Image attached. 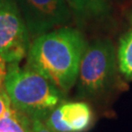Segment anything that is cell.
<instances>
[{"instance_id": "6", "label": "cell", "mask_w": 132, "mask_h": 132, "mask_svg": "<svg viewBox=\"0 0 132 132\" xmlns=\"http://www.w3.org/2000/svg\"><path fill=\"white\" fill-rule=\"evenodd\" d=\"M92 119L89 106L76 102L54 109L45 118V124L54 132H84L90 127Z\"/></svg>"}, {"instance_id": "8", "label": "cell", "mask_w": 132, "mask_h": 132, "mask_svg": "<svg viewBox=\"0 0 132 132\" xmlns=\"http://www.w3.org/2000/svg\"><path fill=\"white\" fill-rule=\"evenodd\" d=\"M118 59L120 71L127 78H132V31L120 39Z\"/></svg>"}, {"instance_id": "7", "label": "cell", "mask_w": 132, "mask_h": 132, "mask_svg": "<svg viewBox=\"0 0 132 132\" xmlns=\"http://www.w3.org/2000/svg\"><path fill=\"white\" fill-rule=\"evenodd\" d=\"M0 132H33L31 119L12 107L0 118Z\"/></svg>"}, {"instance_id": "5", "label": "cell", "mask_w": 132, "mask_h": 132, "mask_svg": "<svg viewBox=\"0 0 132 132\" xmlns=\"http://www.w3.org/2000/svg\"><path fill=\"white\" fill-rule=\"evenodd\" d=\"M15 2L32 38L61 28L71 20V10L65 0H15Z\"/></svg>"}, {"instance_id": "11", "label": "cell", "mask_w": 132, "mask_h": 132, "mask_svg": "<svg viewBox=\"0 0 132 132\" xmlns=\"http://www.w3.org/2000/svg\"><path fill=\"white\" fill-rule=\"evenodd\" d=\"M33 132H54L40 118H30Z\"/></svg>"}, {"instance_id": "12", "label": "cell", "mask_w": 132, "mask_h": 132, "mask_svg": "<svg viewBox=\"0 0 132 132\" xmlns=\"http://www.w3.org/2000/svg\"><path fill=\"white\" fill-rule=\"evenodd\" d=\"M7 62L5 60L3 56L0 54V86H4V81L7 76V72H8V69L6 66Z\"/></svg>"}, {"instance_id": "1", "label": "cell", "mask_w": 132, "mask_h": 132, "mask_svg": "<svg viewBox=\"0 0 132 132\" xmlns=\"http://www.w3.org/2000/svg\"><path fill=\"white\" fill-rule=\"evenodd\" d=\"M86 48L82 34L60 28L34 38L28 53V66L42 73L63 93L75 85Z\"/></svg>"}, {"instance_id": "4", "label": "cell", "mask_w": 132, "mask_h": 132, "mask_svg": "<svg viewBox=\"0 0 132 132\" xmlns=\"http://www.w3.org/2000/svg\"><path fill=\"white\" fill-rule=\"evenodd\" d=\"M30 36L15 0H0V54L9 64L28 55Z\"/></svg>"}, {"instance_id": "9", "label": "cell", "mask_w": 132, "mask_h": 132, "mask_svg": "<svg viewBox=\"0 0 132 132\" xmlns=\"http://www.w3.org/2000/svg\"><path fill=\"white\" fill-rule=\"evenodd\" d=\"M71 7L79 15L100 16L108 9V0H70Z\"/></svg>"}, {"instance_id": "2", "label": "cell", "mask_w": 132, "mask_h": 132, "mask_svg": "<svg viewBox=\"0 0 132 132\" xmlns=\"http://www.w3.org/2000/svg\"><path fill=\"white\" fill-rule=\"evenodd\" d=\"M4 89L12 107L29 118H46L63 101V92L42 73L30 67L9 64Z\"/></svg>"}, {"instance_id": "10", "label": "cell", "mask_w": 132, "mask_h": 132, "mask_svg": "<svg viewBox=\"0 0 132 132\" xmlns=\"http://www.w3.org/2000/svg\"><path fill=\"white\" fill-rule=\"evenodd\" d=\"M12 108L11 100L3 87L0 86V118Z\"/></svg>"}, {"instance_id": "13", "label": "cell", "mask_w": 132, "mask_h": 132, "mask_svg": "<svg viewBox=\"0 0 132 132\" xmlns=\"http://www.w3.org/2000/svg\"><path fill=\"white\" fill-rule=\"evenodd\" d=\"M130 21H131V23H132V13H131V15H130Z\"/></svg>"}, {"instance_id": "3", "label": "cell", "mask_w": 132, "mask_h": 132, "mask_svg": "<svg viewBox=\"0 0 132 132\" xmlns=\"http://www.w3.org/2000/svg\"><path fill=\"white\" fill-rule=\"evenodd\" d=\"M116 72V54L109 40H95L86 46L78 71L77 93L80 97H96L112 84Z\"/></svg>"}]
</instances>
